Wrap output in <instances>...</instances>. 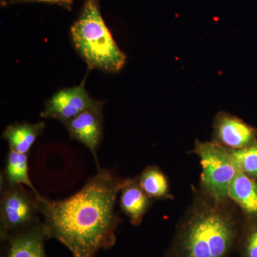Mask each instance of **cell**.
<instances>
[{"label":"cell","instance_id":"6da1fadb","mask_svg":"<svg viewBox=\"0 0 257 257\" xmlns=\"http://www.w3.org/2000/svg\"><path fill=\"white\" fill-rule=\"evenodd\" d=\"M96 170L81 190L67 199L37 197L47 239L57 240L73 257H95L116 243L121 221L116 200L126 179L101 167Z\"/></svg>","mask_w":257,"mask_h":257},{"label":"cell","instance_id":"7a4b0ae2","mask_svg":"<svg viewBox=\"0 0 257 257\" xmlns=\"http://www.w3.org/2000/svg\"><path fill=\"white\" fill-rule=\"evenodd\" d=\"M238 234L239 222L226 201L204 193L181 221L165 257H227Z\"/></svg>","mask_w":257,"mask_h":257},{"label":"cell","instance_id":"3957f363","mask_svg":"<svg viewBox=\"0 0 257 257\" xmlns=\"http://www.w3.org/2000/svg\"><path fill=\"white\" fill-rule=\"evenodd\" d=\"M74 48L87 65L116 73L124 67L126 57L114 41L102 18L100 0H84L78 19L70 28Z\"/></svg>","mask_w":257,"mask_h":257},{"label":"cell","instance_id":"277c9868","mask_svg":"<svg viewBox=\"0 0 257 257\" xmlns=\"http://www.w3.org/2000/svg\"><path fill=\"white\" fill-rule=\"evenodd\" d=\"M194 152L202 165L204 193L216 200L226 201L229 184L237 170L229 149L216 142H197Z\"/></svg>","mask_w":257,"mask_h":257},{"label":"cell","instance_id":"5b68a950","mask_svg":"<svg viewBox=\"0 0 257 257\" xmlns=\"http://www.w3.org/2000/svg\"><path fill=\"white\" fill-rule=\"evenodd\" d=\"M0 237L5 241L12 235L32 227L42 221L37 196L24 186H1Z\"/></svg>","mask_w":257,"mask_h":257},{"label":"cell","instance_id":"8992f818","mask_svg":"<svg viewBox=\"0 0 257 257\" xmlns=\"http://www.w3.org/2000/svg\"><path fill=\"white\" fill-rule=\"evenodd\" d=\"M84 81L80 85L61 89L51 96L40 113L42 119H57L62 123L88 109L102 108L104 101L96 100L89 95Z\"/></svg>","mask_w":257,"mask_h":257},{"label":"cell","instance_id":"52a82bcc","mask_svg":"<svg viewBox=\"0 0 257 257\" xmlns=\"http://www.w3.org/2000/svg\"><path fill=\"white\" fill-rule=\"evenodd\" d=\"M62 124L71 138L82 144L90 151L95 160L96 169L101 167L97 150L103 138L102 108L88 109Z\"/></svg>","mask_w":257,"mask_h":257},{"label":"cell","instance_id":"ba28073f","mask_svg":"<svg viewBox=\"0 0 257 257\" xmlns=\"http://www.w3.org/2000/svg\"><path fill=\"white\" fill-rule=\"evenodd\" d=\"M214 132L216 143L229 150H240L256 142L255 128L229 113L216 115Z\"/></svg>","mask_w":257,"mask_h":257},{"label":"cell","instance_id":"9c48e42d","mask_svg":"<svg viewBox=\"0 0 257 257\" xmlns=\"http://www.w3.org/2000/svg\"><path fill=\"white\" fill-rule=\"evenodd\" d=\"M46 240L41 221L8 238L6 257H47L45 247Z\"/></svg>","mask_w":257,"mask_h":257},{"label":"cell","instance_id":"30bf717a","mask_svg":"<svg viewBox=\"0 0 257 257\" xmlns=\"http://www.w3.org/2000/svg\"><path fill=\"white\" fill-rule=\"evenodd\" d=\"M119 194V207L121 211L135 226L141 224L151 205V198L141 188L138 178L126 179Z\"/></svg>","mask_w":257,"mask_h":257},{"label":"cell","instance_id":"8fae6325","mask_svg":"<svg viewBox=\"0 0 257 257\" xmlns=\"http://www.w3.org/2000/svg\"><path fill=\"white\" fill-rule=\"evenodd\" d=\"M45 121L29 123L28 121L10 124L5 128L3 138L8 142L10 150L28 154L34 144L45 130Z\"/></svg>","mask_w":257,"mask_h":257},{"label":"cell","instance_id":"7c38bea8","mask_svg":"<svg viewBox=\"0 0 257 257\" xmlns=\"http://www.w3.org/2000/svg\"><path fill=\"white\" fill-rule=\"evenodd\" d=\"M228 197L238 204L246 214L257 215L256 182L238 167L236 175L229 184Z\"/></svg>","mask_w":257,"mask_h":257},{"label":"cell","instance_id":"4fadbf2b","mask_svg":"<svg viewBox=\"0 0 257 257\" xmlns=\"http://www.w3.org/2000/svg\"><path fill=\"white\" fill-rule=\"evenodd\" d=\"M21 185L28 187L37 197L41 196L32 184L29 175L28 154L18 153L10 150L1 175V186L15 187Z\"/></svg>","mask_w":257,"mask_h":257},{"label":"cell","instance_id":"5bb4252c","mask_svg":"<svg viewBox=\"0 0 257 257\" xmlns=\"http://www.w3.org/2000/svg\"><path fill=\"white\" fill-rule=\"evenodd\" d=\"M138 181L141 188L151 199H162L168 195V181L159 167H147L138 177Z\"/></svg>","mask_w":257,"mask_h":257},{"label":"cell","instance_id":"9a60e30c","mask_svg":"<svg viewBox=\"0 0 257 257\" xmlns=\"http://www.w3.org/2000/svg\"><path fill=\"white\" fill-rule=\"evenodd\" d=\"M238 168L251 177H257V141L240 150H229Z\"/></svg>","mask_w":257,"mask_h":257},{"label":"cell","instance_id":"2e32d148","mask_svg":"<svg viewBox=\"0 0 257 257\" xmlns=\"http://www.w3.org/2000/svg\"><path fill=\"white\" fill-rule=\"evenodd\" d=\"M243 257H257V226L250 230L242 244Z\"/></svg>","mask_w":257,"mask_h":257},{"label":"cell","instance_id":"e0dca14e","mask_svg":"<svg viewBox=\"0 0 257 257\" xmlns=\"http://www.w3.org/2000/svg\"><path fill=\"white\" fill-rule=\"evenodd\" d=\"M13 3H47V4L55 5L57 6L62 7L64 9L72 10V5H73L74 0H13Z\"/></svg>","mask_w":257,"mask_h":257}]
</instances>
